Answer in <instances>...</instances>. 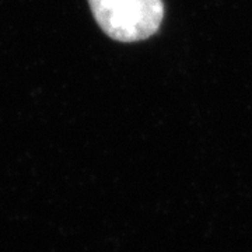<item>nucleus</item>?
Here are the masks:
<instances>
[{"label":"nucleus","instance_id":"f257e3e1","mask_svg":"<svg viewBox=\"0 0 252 252\" xmlns=\"http://www.w3.org/2000/svg\"><path fill=\"white\" fill-rule=\"evenodd\" d=\"M99 28L119 42H137L156 34L164 18L162 0H89Z\"/></svg>","mask_w":252,"mask_h":252}]
</instances>
